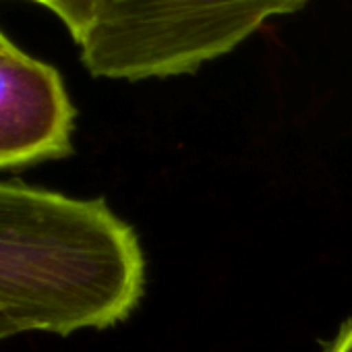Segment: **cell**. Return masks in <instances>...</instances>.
<instances>
[{"label":"cell","mask_w":352,"mask_h":352,"mask_svg":"<svg viewBox=\"0 0 352 352\" xmlns=\"http://www.w3.org/2000/svg\"><path fill=\"white\" fill-rule=\"evenodd\" d=\"M13 48H17L3 32H0V54H5V52H9V50H13Z\"/></svg>","instance_id":"8992f818"},{"label":"cell","mask_w":352,"mask_h":352,"mask_svg":"<svg viewBox=\"0 0 352 352\" xmlns=\"http://www.w3.org/2000/svg\"><path fill=\"white\" fill-rule=\"evenodd\" d=\"M143 284L139 239L102 199L0 181V323L15 336L110 327Z\"/></svg>","instance_id":"6da1fadb"},{"label":"cell","mask_w":352,"mask_h":352,"mask_svg":"<svg viewBox=\"0 0 352 352\" xmlns=\"http://www.w3.org/2000/svg\"><path fill=\"white\" fill-rule=\"evenodd\" d=\"M311 0H94L77 42L100 79L145 81L197 73L236 50L270 19Z\"/></svg>","instance_id":"7a4b0ae2"},{"label":"cell","mask_w":352,"mask_h":352,"mask_svg":"<svg viewBox=\"0 0 352 352\" xmlns=\"http://www.w3.org/2000/svg\"><path fill=\"white\" fill-rule=\"evenodd\" d=\"M75 116L52 65L19 48L0 54V170L69 155Z\"/></svg>","instance_id":"3957f363"},{"label":"cell","mask_w":352,"mask_h":352,"mask_svg":"<svg viewBox=\"0 0 352 352\" xmlns=\"http://www.w3.org/2000/svg\"><path fill=\"white\" fill-rule=\"evenodd\" d=\"M325 352H352V319L346 321V325L340 329V333L327 346Z\"/></svg>","instance_id":"5b68a950"},{"label":"cell","mask_w":352,"mask_h":352,"mask_svg":"<svg viewBox=\"0 0 352 352\" xmlns=\"http://www.w3.org/2000/svg\"><path fill=\"white\" fill-rule=\"evenodd\" d=\"M30 3L42 5L52 15H56L75 40V44L83 38L94 9V0H30Z\"/></svg>","instance_id":"277c9868"},{"label":"cell","mask_w":352,"mask_h":352,"mask_svg":"<svg viewBox=\"0 0 352 352\" xmlns=\"http://www.w3.org/2000/svg\"><path fill=\"white\" fill-rule=\"evenodd\" d=\"M15 333L5 325V323H0V342H3V340H7V338H13Z\"/></svg>","instance_id":"52a82bcc"}]
</instances>
